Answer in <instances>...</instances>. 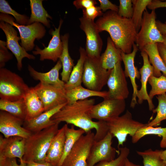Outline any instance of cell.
Returning a JSON list of instances; mask_svg holds the SVG:
<instances>
[{"mask_svg": "<svg viewBox=\"0 0 166 166\" xmlns=\"http://www.w3.org/2000/svg\"><path fill=\"white\" fill-rule=\"evenodd\" d=\"M99 32L106 31L117 48L125 53H131L136 42L137 32L131 19L109 11L95 22Z\"/></svg>", "mask_w": 166, "mask_h": 166, "instance_id": "6da1fadb", "label": "cell"}, {"mask_svg": "<svg viewBox=\"0 0 166 166\" xmlns=\"http://www.w3.org/2000/svg\"><path fill=\"white\" fill-rule=\"evenodd\" d=\"M94 99H87L65 105L55 114L51 119L60 124L65 122L84 130L85 133L98 127V121H93L90 116L91 109L95 105Z\"/></svg>", "mask_w": 166, "mask_h": 166, "instance_id": "7a4b0ae2", "label": "cell"}, {"mask_svg": "<svg viewBox=\"0 0 166 166\" xmlns=\"http://www.w3.org/2000/svg\"><path fill=\"white\" fill-rule=\"evenodd\" d=\"M59 124L56 123L40 132L32 133L25 139V152L23 157L25 162H45L53 139L59 129Z\"/></svg>", "mask_w": 166, "mask_h": 166, "instance_id": "3957f363", "label": "cell"}, {"mask_svg": "<svg viewBox=\"0 0 166 166\" xmlns=\"http://www.w3.org/2000/svg\"><path fill=\"white\" fill-rule=\"evenodd\" d=\"M30 88L18 74L0 68V99L13 101L23 99Z\"/></svg>", "mask_w": 166, "mask_h": 166, "instance_id": "277c9868", "label": "cell"}, {"mask_svg": "<svg viewBox=\"0 0 166 166\" xmlns=\"http://www.w3.org/2000/svg\"><path fill=\"white\" fill-rule=\"evenodd\" d=\"M106 122L109 132L117 140L118 149L123 145L128 135L132 137L139 129L146 124L133 119L128 110L123 115Z\"/></svg>", "mask_w": 166, "mask_h": 166, "instance_id": "5b68a950", "label": "cell"}, {"mask_svg": "<svg viewBox=\"0 0 166 166\" xmlns=\"http://www.w3.org/2000/svg\"><path fill=\"white\" fill-rule=\"evenodd\" d=\"M110 70L103 68L100 58L91 57L87 55L84 64L82 83L88 89L101 91L107 84Z\"/></svg>", "mask_w": 166, "mask_h": 166, "instance_id": "8992f818", "label": "cell"}, {"mask_svg": "<svg viewBox=\"0 0 166 166\" xmlns=\"http://www.w3.org/2000/svg\"><path fill=\"white\" fill-rule=\"evenodd\" d=\"M0 20L8 23L18 29L21 40V45L26 52L33 49L36 39H42L45 34V27L41 23L35 22L28 25H20L16 23L15 19L11 16L2 13L0 14Z\"/></svg>", "mask_w": 166, "mask_h": 166, "instance_id": "52a82bcc", "label": "cell"}, {"mask_svg": "<svg viewBox=\"0 0 166 166\" xmlns=\"http://www.w3.org/2000/svg\"><path fill=\"white\" fill-rule=\"evenodd\" d=\"M155 10L151 13L147 10L143 13L141 27L137 34L136 43L141 51L146 45L150 44L164 42L162 34L156 25Z\"/></svg>", "mask_w": 166, "mask_h": 166, "instance_id": "ba28073f", "label": "cell"}, {"mask_svg": "<svg viewBox=\"0 0 166 166\" xmlns=\"http://www.w3.org/2000/svg\"><path fill=\"white\" fill-rule=\"evenodd\" d=\"M94 135L91 131L81 136L64 160L61 166H86Z\"/></svg>", "mask_w": 166, "mask_h": 166, "instance_id": "9c48e42d", "label": "cell"}, {"mask_svg": "<svg viewBox=\"0 0 166 166\" xmlns=\"http://www.w3.org/2000/svg\"><path fill=\"white\" fill-rule=\"evenodd\" d=\"M126 107L125 100L107 98L93 106L91 117L92 119L107 121L120 116Z\"/></svg>", "mask_w": 166, "mask_h": 166, "instance_id": "30bf717a", "label": "cell"}, {"mask_svg": "<svg viewBox=\"0 0 166 166\" xmlns=\"http://www.w3.org/2000/svg\"><path fill=\"white\" fill-rule=\"evenodd\" d=\"M113 138L109 132L102 140H94L87 159L86 166H94L100 162L112 160L115 158L116 153L119 155L120 151L112 145Z\"/></svg>", "mask_w": 166, "mask_h": 166, "instance_id": "8fae6325", "label": "cell"}, {"mask_svg": "<svg viewBox=\"0 0 166 166\" xmlns=\"http://www.w3.org/2000/svg\"><path fill=\"white\" fill-rule=\"evenodd\" d=\"M121 62H119L110 70L107 83L109 89V98H110L125 100L129 95L126 77Z\"/></svg>", "mask_w": 166, "mask_h": 166, "instance_id": "7c38bea8", "label": "cell"}, {"mask_svg": "<svg viewBox=\"0 0 166 166\" xmlns=\"http://www.w3.org/2000/svg\"><path fill=\"white\" fill-rule=\"evenodd\" d=\"M79 19L80 28L86 35L85 49L87 56L91 57L99 58L103 42L95 22L83 16Z\"/></svg>", "mask_w": 166, "mask_h": 166, "instance_id": "4fadbf2b", "label": "cell"}, {"mask_svg": "<svg viewBox=\"0 0 166 166\" xmlns=\"http://www.w3.org/2000/svg\"><path fill=\"white\" fill-rule=\"evenodd\" d=\"M34 87L43 105L44 112L67 103L64 89L41 82Z\"/></svg>", "mask_w": 166, "mask_h": 166, "instance_id": "5bb4252c", "label": "cell"}, {"mask_svg": "<svg viewBox=\"0 0 166 166\" xmlns=\"http://www.w3.org/2000/svg\"><path fill=\"white\" fill-rule=\"evenodd\" d=\"M0 28L4 32L6 39V46L14 55L17 61L18 69L20 71L22 68V60L25 57L29 59H34L35 57L29 54L18 43L21 39L18 36L17 32L13 26L8 23L0 21Z\"/></svg>", "mask_w": 166, "mask_h": 166, "instance_id": "9a60e30c", "label": "cell"}, {"mask_svg": "<svg viewBox=\"0 0 166 166\" xmlns=\"http://www.w3.org/2000/svg\"><path fill=\"white\" fill-rule=\"evenodd\" d=\"M63 22L61 19L57 28L55 27V30H50L49 33L52 35L47 47L41 49L37 45L35 48V50L32 53L34 55H40V60L43 61L45 60H49L56 62L60 57L63 49V43L60 35V30Z\"/></svg>", "mask_w": 166, "mask_h": 166, "instance_id": "2e32d148", "label": "cell"}, {"mask_svg": "<svg viewBox=\"0 0 166 166\" xmlns=\"http://www.w3.org/2000/svg\"><path fill=\"white\" fill-rule=\"evenodd\" d=\"M24 121L8 113L0 112V132L4 137L19 136L26 139L32 133L23 127Z\"/></svg>", "mask_w": 166, "mask_h": 166, "instance_id": "e0dca14e", "label": "cell"}, {"mask_svg": "<svg viewBox=\"0 0 166 166\" xmlns=\"http://www.w3.org/2000/svg\"><path fill=\"white\" fill-rule=\"evenodd\" d=\"M25 139L19 136L3 137L0 135V160L18 158L23 161Z\"/></svg>", "mask_w": 166, "mask_h": 166, "instance_id": "ac0fdd59", "label": "cell"}, {"mask_svg": "<svg viewBox=\"0 0 166 166\" xmlns=\"http://www.w3.org/2000/svg\"><path fill=\"white\" fill-rule=\"evenodd\" d=\"M139 49L136 44L133 46L132 52L129 53L121 52L122 61L124 65V70L126 77H129L133 89L132 97L130 104V107L134 108L138 104L137 96L138 86L136 83V79H139L140 76L139 71L134 65V59Z\"/></svg>", "mask_w": 166, "mask_h": 166, "instance_id": "d6986e66", "label": "cell"}, {"mask_svg": "<svg viewBox=\"0 0 166 166\" xmlns=\"http://www.w3.org/2000/svg\"><path fill=\"white\" fill-rule=\"evenodd\" d=\"M140 54L142 57L143 64L140 69L139 72L140 76V81L141 86L138 90L137 98L138 103L141 104L144 101L148 102L149 109L152 111L155 108V106L149 96L147 91V84L149 78L153 75L154 68L150 64L147 54L144 51H141Z\"/></svg>", "mask_w": 166, "mask_h": 166, "instance_id": "ffe728a7", "label": "cell"}, {"mask_svg": "<svg viewBox=\"0 0 166 166\" xmlns=\"http://www.w3.org/2000/svg\"><path fill=\"white\" fill-rule=\"evenodd\" d=\"M67 124L59 129L53 137L48 150L45 162L52 166H59L64 149L65 130Z\"/></svg>", "mask_w": 166, "mask_h": 166, "instance_id": "44dd1931", "label": "cell"}, {"mask_svg": "<svg viewBox=\"0 0 166 166\" xmlns=\"http://www.w3.org/2000/svg\"><path fill=\"white\" fill-rule=\"evenodd\" d=\"M62 68L61 61L58 59L56 64L49 71L42 73L35 70L31 65H28V70L31 77L43 84L53 85L65 90V83L59 77V72Z\"/></svg>", "mask_w": 166, "mask_h": 166, "instance_id": "7402d4cb", "label": "cell"}, {"mask_svg": "<svg viewBox=\"0 0 166 166\" xmlns=\"http://www.w3.org/2000/svg\"><path fill=\"white\" fill-rule=\"evenodd\" d=\"M66 104L58 106L44 112L34 118L24 121L23 127L32 133L40 132L52 126L56 123L51 119V117Z\"/></svg>", "mask_w": 166, "mask_h": 166, "instance_id": "603a6c76", "label": "cell"}, {"mask_svg": "<svg viewBox=\"0 0 166 166\" xmlns=\"http://www.w3.org/2000/svg\"><path fill=\"white\" fill-rule=\"evenodd\" d=\"M67 104H72L80 100L92 97H98L104 99L109 98L108 91H93L80 85L74 88L65 90Z\"/></svg>", "mask_w": 166, "mask_h": 166, "instance_id": "cb8c5ba5", "label": "cell"}, {"mask_svg": "<svg viewBox=\"0 0 166 166\" xmlns=\"http://www.w3.org/2000/svg\"><path fill=\"white\" fill-rule=\"evenodd\" d=\"M23 99L26 112L25 121L34 118L44 112L43 105L34 87H30Z\"/></svg>", "mask_w": 166, "mask_h": 166, "instance_id": "d4e9b609", "label": "cell"}, {"mask_svg": "<svg viewBox=\"0 0 166 166\" xmlns=\"http://www.w3.org/2000/svg\"><path fill=\"white\" fill-rule=\"evenodd\" d=\"M121 52L116 47L111 38L108 37L106 49L100 57L103 68L108 70L113 69L119 62L122 61Z\"/></svg>", "mask_w": 166, "mask_h": 166, "instance_id": "484cf974", "label": "cell"}, {"mask_svg": "<svg viewBox=\"0 0 166 166\" xmlns=\"http://www.w3.org/2000/svg\"><path fill=\"white\" fill-rule=\"evenodd\" d=\"M80 57L74 66L68 81L65 83V90L70 89L81 85L84 71V64L87 56L85 49L80 47Z\"/></svg>", "mask_w": 166, "mask_h": 166, "instance_id": "4316f807", "label": "cell"}, {"mask_svg": "<svg viewBox=\"0 0 166 166\" xmlns=\"http://www.w3.org/2000/svg\"><path fill=\"white\" fill-rule=\"evenodd\" d=\"M69 37L68 33L61 36L63 43V49L59 59L61 61L62 65V70L61 73V80L65 83L69 80L74 66V60L70 56L69 52Z\"/></svg>", "mask_w": 166, "mask_h": 166, "instance_id": "83f0119b", "label": "cell"}, {"mask_svg": "<svg viewBox=\"0 0 166 166\" xmlns=\"http://www.w3.org/2000/svg\"><path fill=\"white\" fill-rule=\"evenodd\" d=\"M144 51L148 55L149 61L154 68L153 76L158 77L162 74L166 77V66L160 57L156 43L150 44L140 51Z\"/></svg>", "mask_w": 166, "mask_h": 166, "instance_id": "f1b7e54d", "label": "cell"}, {"mask_svg": "<svg viewBox=\"0 0 166 166\" xmlns=\"http://www.w3.org/2000/svg\"><path fill=\"white\" fill-rule=\"evenodd\" d=\"M43 1L42 0H30L31 14L28 25L38 22L42 23L47 28L50 27L49 21L47 18L52 19V17L44 8L42 3Z\"/></svg>", "mask_w": 166, "mask_h": 166, "instance_id": "f546056e", "label": "cell"}, {"mask_svg": "<svg viewBox=\"0 0 166 166\" xmlns=\"http://www.w3.org/2000/svg\"><path fill=\"white\" fill-rule=\"evenodd\" d=\"M0 109L24 121L26 120V109L23 99L13 101L0 99Z\"/></svg>", "mask_w": 166, "mask_h": 166, "instance_id": "4dcf8cb0", "label": "cell"}, {"mask_svg": "<svg viewBox=\"0 0 166 166\" xmlns=\"http://www.w3.org/2000/svg\"><path fill=\"white\" fill-rule=\"evenodd\" d=\"M148 135H156L162 137L160 146L161 148H166V127H155L146 125L139 129L132 137V142L136 143L144 136Z\"/></svg>", "mask_w": 166, "mask_h": 166, "instance_id": "1f68e13d", "label": "cell"}, {"mask_svg": "<svg viewBox=\"0 0 166 166\" xmlns=\"http://www.w3.org/2000/svg\"><path fill=\"white\" fill-rule=\"evenodd\" d=\"M74 126L72 125L71 127L69 128L68 124L66 125L65 130V139L64 151L59 166H61L64 160L75 143L81 136L85 133L83 129L81 128L76 129Z\"/></svg>", "mask_w": 166, "mask_h": 166, "instance_id": "d6a6232c", "label": "cell"}, {"mask_svg": "<svg viewBox=\"0 0 166 166\" xmlns=\"http://www.w3.org/2000/svg\"><path fill=\"white\" fill-rule=\"evenodd\" d=\"M152 0H132L133 13L131 18L138 33L139 31L143 19L144 12Z\"/></svg>", "mask_w": 166, "mask_h": 166, "instance_id": "836d02e7", "label": "cell"}, {"mask_svg": "<svg viewBox=\"0 0 166 166\" xmlns=\"http://www.w3.org/2000/svg\"><path fill=\"white\" fill-rule=\"evenodd\" d=\"M162 151L150 148L143 151H137L136 153L142 158L143 166H164L161 157Z\"/></svg>", "mask_w": 166, "mask_h": 166, "instance_id": "e575fe53", "label": "cell"}, {"mask_svg": "<svg viewBox=\"0 0 166 166\" xmlns=\"http://www.w3.org/2000/svg\"><path fill=\"white\" fill-rule=\"evenodd\" d=\"M156 98L158 101L157 107L152 111L154 113H156L155 118L146 124V126L156 127L161 122L166 120V94L157 96Z\"/></svg>", "mask_w": 166, "mask_h": 166, "instance_id": "d590c367", "label": "cell"}, {"mask_svg": "<svg viewBox=\"0 0 166 166\" xmlns=\"http://www.w3.org/2000/svg\"><path fill=\"white\" fill-rule=\"evenodd\" d=\"M148 82L151 87L148 96L150 99H152L156 95L166 93V77L162 74L157 77L153 75L149 78Z\"/></svg>", "mask_w": 166, "mask_h": 166, "instance_id": "8d00e7d4", "label": "cell"}, {"mask_svg": "<svg viewBox=\"0 0 166 166\" xmlns=\"http://www.w3.org/2000/svg\"><path fill=\"white\" fill-rule=\"evenodd\" d=\"M0 12L2 13L10 14L15 19L16 23L20 25H28L29 17L24 14H21L13 10L7 2L0 0Z\"/></svg>", "mask_w": 166, "mask_h": 166, "instance_id": "74e56055", "label": "cell"}, {"mask_svg": "<svg viewBox=\"0 0 166 166\" xmlns=\"http://www.w3.org/2000/svg\"><path fill=\"white\" fill-rule=\"evenodd\" d=\"M118 150L120 153L117 158L110 161L99 162L94 166H124L125 160L129 154L130 149L125 147H120Z\"/></svg>", "mask_w": 166, "mask_h": 166, "instance_id": "f35d334b", "label": "cell"}, {"mask_svg": "<svg viewBox=\"0 0 166 166\" xmlns=\"http://www.w3.org/2000/svg\"><path fill=\"white\" fill-rule=\"evenodd\" d=\"M118 14L121 17L131 19L133 15V5L131 0H119Z\"/></svg>", "mask_w": 166, "mask_h": 166, "instance_id": "ab89813d", "label": "cell"}, {"mask_svg": "<svg viewBox=\"0 0 166 166\" xmlns=\"http://www.w3.org/2000/svg\"><path fill=\"white\" fill-rule=\"evenodd\" d=\"M6 42L0 40V68H3L6 63L13 58L12 54L8 50Z\"/></svg>", "mask_w": 166, "mask_h": 166, "instance_id": "60d3db41", "label": "cell"}, {"mask_svg": "<svg viewBox=\"0 0 166 166\" xmlns=\"http://www.w3.org/2000/svg\"><path fill=\"white\" fill-rule=\"evenodd\" d=\"M83 17L94 21L98 16H102L103 14L99 6H93L86 9H82Z\"/></svg>", "mask_w": 166, "mask_h": 166, "instance_id": "b9f144b4", "label": "cell"}, {"mask_svg": "<svg viewBox=\"0 0 166 166\" xmlns=\"http://www.w3.org/2000/svg\"><path fill=\"white\" fill-rule=\"evenodd\" d=\"M98 127L96 130L94 140L98 141L103 139L109 132L107 122L105 121H98Z\"/></svg>", "mask_w": 166, "mask_h": 166, "instance_id": "7bdbcfd3", "label": "cell"}, {"mask_svg": "<svg viewBox=\"0 0 166 166\" xmlns=\"http://www.w3.org/2000/svg\"><path fill=\"white\" fill-rule=\"evenodd\" d=\"M97 3L94 0H76L73 2V4L77 9H82L89 8L95 6Z\"/></svg>", "mask_w": 166, "mask_h": 166, "instance_id": "ee69618b", "label": "cell"}, {"mask_svg": "<svg viewBox=\"0 0 166 166\" xmlns=\"http://www.w3.org/2000/svg\"><path fill=\"white\" fill-rule=\"evenodd\" d=\"M100 5L99 7L102 12H105L108 10L111 11L118 12V6L112 3L109 0H99Z\"/></svg>", "mask_w": 166, "mask_h": 166, "instance_id": "f6af8a7d", "label": "cell"}, {"mask_svg": "<svg viewBox=\"0 0 166 166\" xmlns=\"http://www.w3.org/2000/svg\"><path fill=\"white\" fill-rule=\"evenodd\" d=\"M26 164L24 161L20 162L18 164L16 158H7L0 160V166H26Z\"/></svg>", "mask_w": 166, "mask_h": 166, "instance_id": "bcb514c9", "label": "cell"}, {"mask_svg": "<svg viewBox=\"0 0 166 166\" xmlns=\"http://www.w3.org/2000/svg\"><path fill=\"white\" fill-rule=\"evenodd\" d=\"M147 7L152 10H155L159 8L166 7V1H162L159 0H152Z\"/></svg>", "mask_w": 166, "mask_h": 166, "instance_id": "7dc6e473", "label": "cell"}, {"mask_svg": "<svg viewBox=\"0 0 166 166\" xmlns=\"http://www.w3.org/2000/svg\"><path fill=\"white\" fill-rule=\"evenodd\" d=\"M156 44L159 54L166 66V45L162 42Z\"/></svg>", "mask_w": 166, "mask_h": 166, "instance_id": "c3c4849f", "label": "cell"}, {"mask_svg": "<svg viewBox=\"0 0 166 166\" xmlns=\"http://www.w3.org/2000/svg\"><path fill=\"white\" fill-rule=\"evenodd\" d=\"M157 27L161 34L166 35V24L162 22L159 21H156Z\"/></svg>", "mask_w": 166, "mask_h": 166, "instance_id": "681fc988", "label": "cell"}, {"mask_svg": "<svg viewBox=\"0 0 166 166\" xmlns=\"http://www.w3.org/2000/svg\"><path fill=\"white\" fill-rule=\"evenodd\" d=\"M25 163L26 164V166H52L46 162L40 163L34 161H29Z\"/></svg>", "mask_w": 166, "mask_h": 166, "instance_id": "f907efd6", "label": "cell"}, {"mask_svg": "<svg viewBox=\"0 0 166 166\" xmlns=\"http://www.w3.org/2000/svg\"><path fill=\"white\" fill-rule=\"evenodd\" d=\"M124 166H142L141 165L135 164L130 161L128 158L125 161Z\"/></svg>", "mask_w": 166, "mask_h": 166, "instance_id": "816d5d0a", "label": "cell"}, {"mask_svg": "<svg viewBox=\"0 0 166 166\" xmlns=\"http://www.w3.org/2000/svg\"><path fill=\"white\" fill-rule=\"evenodd\" d=\"M161 157L163 160L164 166H166V149L162 151L161 154Z\"/></svg>", "mask_w": 166, "mask_h": 166, "instance_id": "f5cc1de1", "label": "cell"}, {"mask_svg": "<svg viewBox=\"0 0 166 166\" xmlns=\"http://www.w3.org/2000/svg\"><path fill=\"white\" fill-rule=\"evenodd\" d=\"M163 37L164 39V42L163 43L166 45V38L163 35Z\"/></svg>", "mask_w": 166, "mask_h": 166, "instance_id": "db71d44e", "label": "cell"}, {"mask_svg": "<svg viewBox=\"0 0 166 166\" xmlns=\"http://www.w3.org/2000/svg\"><path fill=\"white\" fill-rule=\"evenodd\" d=\"M163 35L164 36H165L166 38V35Z\"/></svg>", "mask_w": 166, "mask_h": 166, "instance_id": "11a10c76", "label": "cell"}, {"mask_svg": "<svg viewBox=\"0 0 166 166\" xmlns=\"http://www.w3.org/2000/svg\"><path fill=\"white\" fill-rule=\"evenodd\" d=\"M165 23L166 24V22H165Z\"/></svg>", "mask_w": 166, "mask_h": 166, "instance_id": "9f6ffc18", "label": "cell"}, {"mask_svg": "<svg viewBox=\"0 0 166 166\" xmlns=\"http://www.w3.org/2000/svg\"></svg>", "mask_w": 166, "mask_h": 166, "instance_id": "6f0895ef", "label": "cell"}]
</instances>
